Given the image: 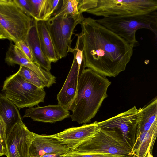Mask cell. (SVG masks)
<instances>
[{"instance_id":"11","label":"cell","mask_w":157,"mask_h":157,"mask_svg":"<svg viewBox=\"0 0 157 157\" xmlns=\"http://www.w3.org/2000/svg\"><path fill=\"white\" fill-rule=\"evenodd\" d=\"M84 59L80 62L74 57L65 82L57 96L58 104L70 110L75 98L79 77L85 68Z\"/></svg>"},{"instance_id":"29","label":"cell","mask_w":157,"mask_h":157,"mask_svg":"<svg viewBox=\"0 0 157 157\" xmlns=\"http://www.w3.org/2000/svg\"><path fill=\"white\" fill-rule=\"evenodd\" d=\"M117 157H132V155H120Z\"/></svg>"},{"instance_id":"12","label":"cell","mask_w":157,"mask_h":157,"mask_svg":"<svg viewBox=\"0 0 157 157\" xmlns=\"http://www.w3.org/2000/svg\"><path fill=\"white\" fill-rule=\"evenodd\" d=\"M100 130L98 122L95 121L79 127H72L51 136L66 144L72 151L79 145L91 139Z\"/></svg>"},{"instance_id":"22","label":"cell","mask_w":157,"mask_h":157,"mask_svg":"<svg viewBox=\"0 0 157 157\" xmlns=\"http://www.w3.org/2000/svg\"><path fill=\"white\" fill-rule=\"evenodd\" d=\"M62 2L60 8L51 18H54L64 15L75 16L80 14L78 9L79 0H63Z\"/></svg>"},{"instance_id":"19","label":"cell","mask_w":157,"mask_h":157,"mask_svg":"<svg viewBox=\"0 0 157 157\" xmlns=\"http://www.w3.org/2000/svg\"><path fill=\"white\" fill-rule=\"evenodd\" d=\"M0 117L6 125L7 131L15 123L22 120L18 108L1 93H0Z\"/></svg>"},{"instance_id":"30","label":"cell","mask_w":157,"mask_h":157,"mask_svg":"<svg viewBox=\"0 0 157 157\" xmlns=\"http://www.w3.org/2000/svg\"><path fill=\"white\" fill-rule=\"evenodd\" d=\"M147 157H153L152 154H151L150 152H148Z\"/></svg>"},{"instance_id":"15","label":"cell","mask_w":157,"mask_h":157,"mask_svg":"<svg viewBox=\"0 0 157 157\" xmlns=\"http://www.w3.org/2000/svg\"><path fill=\"white\" fill-rule=\"evenodd\" d=\"M70 115L68 110L58 104L29 108L25 110L23 118L29 117L34 121L55 123L68 117Z\"/></svg>"},{"instance_id":"17","label":"cell","mask_w":157,"mask_h":157,"mask_svg":"<svg viewBox=\"0 0 157 157\" xmlns=\"http://www.w3.org/2000/svg\"><path fill=\"white\" fill-rule=\"evenodd\" d=\"M37 28L42 51L51 63L59 60L47 25L46 21H37Z\"/></svg>"},{"instance_id":"1","label":"cell","mask_w":157,"mask_h":157,"mask_svg":"<svg viewBox=\"0 0 157 157\" xmlns=\"http://www.w3.org/2000/svg\"><path fill=\"white\" fill-rule=\"evenodd\" d=\"M80 24L82 31L78 35L85 67L109 77L125 70L133 55V46L92 18H84Z\"/></svg>"},{"instance_id":"23","label":"cell","mask_w":157,"mask_h":157,"mask_svg":"<svg viewBox=\"0 0 157 157\" xmlns=\"http://www.w3.org/2000/svg\"><path fill=\"white\" fill-rule=\"evenodd\" d=\"M120 155L109 154L81 153L74 151H70L67 153L61 155V157H117Z\"/></svg>"},{"instance_id":"9","label":"cell","mask_w":157,"mask_h":157,"mask_svg":"<svg viewBox=\"0 0 157 157\" xmlns=\"http://www.w3.org/2000/svg\"><path fill=\"white\" fill-rule=\"evenodd\" d=\"M142 117L141 108L136 106L103 121L98 122L100 129L114 131L120 134L132 148L135 141L137 126Z\"/></svg>"},{"instance_id":"26","label":"cell","mask_w":157,"mask_h":157,"mask_svg":"<svg viewBox=\"0 0 157 157\" xmlns=\"http://www.w3.org/2000/svg\"><path fill=\"white\" fill-rule=\"evenodd\" d=\"M6 132V125L3 119L0 117V141L2 143L4 147Z\"/></svg>"},{"instance_id":"6","label":"cell","mask_w":157,"mask_h":157,"mask_svg":"<svg viewBox=\"0 0 157 157\" xmlns=\"http://www.w3.org/2000/svg\"><path fill=\"white\" fill-rule=\"evenodd\" d=\"M2 91L5 96L19 109L33 107L43 102L46 96L44 88L26 82L17 72L6 78Z\"/></svg>"},{"instance_id":"28","label":"cell","mask_w":157,"mask_h":157,"mask_svg":"<svg viewBox=\"0 0 157 157\" xmlns=\"http://www.w3.org/2000/svg\"><path fill=\"white\" fill-rule=\"evenodd\" d=\"M61 155L57 154H46L40 157H61Z\"/></svg>"},{"instance_id":"5","label":"cell","mask_w":157,"mask_h":157,"mask_svg":"<svg viewBox=\"0 0 157 157\" xmlns=\"http://www.w3.org/2000/svg\"><path fill=\"white\" fill-rule=\"evenodd\" d=\"M33 20L14 0H0V33L6 39L25 40Z\"/></svg>"},{"instance_id":"14","label":"cell","mask_w":157,"mask_h":157,"mask_svg":"<svg viewBox=\"0 0 157 157\" xmlns=\"http://www.w3.org/2000/svg\"><path fill=\"white\" fill-rule=\"evenodd\" d=\"M6 62L10 65L17 64L25 67L37 74L47 84L48 87L55 83L56 78L49 71L41 68L29 59L21 49L11 43L6 53Z\"/></svg>"},{"instance_id":"31","label":"cell","mask_w":157,"mask_h":157,"mask_svg":"<svg viewBox=\"0 0 157 157\" xmlns=\"http://www.w3.org/2000/svg\"><path fill=\"white\" fill-rule=\"evenodd\" d=\"M5 38L4 36L0 33V39H5Z\"/></svg>"},{"instance_id":"2","label":"cell","mask_w":157,"mask_h":157,"mask_svg":"<svg viewBox=\"0 0 157 157\" xmlns=\"http://www.w3.org/2000/svg\"><path fill=\"white\" fill-rule=\"evenodd\" d=\"M111 82L106 77L90 68L84 69L78 79L77 92L70 110V116L78 124L90 122L108 96Z\"/></svg>"},{"instance_id":"27","label":"cell","mask_w":157,"mask_h":157,"mask_svg":"<svg viewBox=\"0 0 157 157\" xmlns=\"http://www.w3.org/2000/svg\"><path fill=\"white\" fill-rule=\"evenodd\" d=\"M5 147L2 144L0 141V156H2L5 154Z\"/></svg>"},{"instance_id":"20","label":"cell","mask_w":157,"mask_h":157,"mask_svg":"<svg viewBox=\"0 0 157 157\" xmlns=\"http://www.w3.org/2000/svg\"><path fill=\"white\" fill-rule=\"evenodd\" d=\"M157 119L151 126L137 150L132 155V157H147L148 152L152 154L153 146L157 137Z\"/></svg>"},{"instance_id":"24","label":"cell","mask_w":157,"mask_h":157,"mask_svg":"<svg viewBox=\"0 0 157 157\" xmlns=\"http://www.w3.org/2000/svg\"><path fill=\"white\" fill-rule=\"evenodd\" d=\"M21 10L32 18L33 7L30 0H14Z\"/></svg>"},{"instance_id":"7","label":"cell","mask_w":157,"mask_h":157,"mask_svg":"<svg viewBox=\"0 0 157 157\" xmlns=\"http://www.w3.org/2000/svg\"><path fill=\"white\" fill-rule=\"evenodd\" d=\"M132 149L119 133L111 130L101 129L94 136L72 151L81 153L132 155Z\"/></svg>"},{"instance_id":"8","label":"cell","mask_w":157,"mask_h":157,"mask_svg":"<svg viewBox=\"0 0 157 157\" xmlns=\"http://www.w3.org/2000/svg\"><path fill=\"white\" fill-rule=\"evenodd\" d=\"M84 17L82 14L75 16L64 15L50 18L46 23L57 57H65L72 48V36L76 26Z\"/></svg>"},{"instance_id":"13","label":"cell","mask_w":157,"mask_h":157,"mask_svg":"<svg viewBox=\"0 0 157 157\" xmlns=\"http://www.w3.org/2000/svg\"><path fill=\"white\" fill-rule=\"evenodd\" d=\"M34 137L29 152V157H40L46 154L63 155L71 151L65 144L51 135L34 133Z\"/></svg>"},{"instance_id":"18","label":"cell","mask_w":157,"mask_h":157,"mask_svg":"<svg viewBox=\"0 0 157 157\" xmlns=\"http://www.w3.org/2000/svg\"><path fill=\"white\" fill-rule=\"evenodd\" d=\"M33 7L32 18L47 21L57 9L59 0H30Z\"/></svg>"},{"instance_id":"4","label":"cell","mask_w":157,"mask_h":157,"mask_svg":"<svg viewBox=\"0 0 157 157\" xmlns=\"http://www.w3.org/2000/svg\"><path fill=\"white\" fill-rule=\"evenodd\" d=\"M99 24L122 38L133 47L139 45L136 33L140 29H148L157 36V12L134 15L112 16L96 20Z\"/></svg>"},{"instance_id":"10","label":"cell","mask_w":157,"mask_h":157,"mask_svg":"<svg viewBox=\"0 0 157 157\" xmlns=\"http://www.w3.org/2000/svg\"><path fill=\"white\" fill-rule=\"evenodd\" d=\"M22 120L15 123L7 131L5 154L7 157H29V152L34 138Z\"/></svg>"},{"instance_id":"21","label":"cell","mask_w":157,"mask_h":157,"mask_svg":"<svg viewBox=\"0 0 157 157\" xmlns=\"http://www.w3.org/2000/svg\"><path fill=\"white\" fill-rule=\"evenodd\" d=\"M17 72L25 81L38 87L48 88L47 83L37 74L25 67L20 66Z\"/></svg>"},{"instance_id":"3","label":"cell","mask_w":157,"mask_h":157,"mask_svg":"<svg viewBox=\"0 0 157 157\" xmlns=\"http://www.w3.org/2000/svg\"><path fill=\"white\" fill-rule=\"evenodd\" d=\"M79 9L105 18L144 14L157 11V0H81Z\"/></svg>"},{"instance_id":"25","label":"cell","mask_w":157,"mask_h":157,"mask_svg":"<svg viewBox=\"0 0 157 157\" xmlns=\"http://www.w3.org/2000/svg\"><path fill=\"white\" fill-rule=\"evenodd\" d=\"M14 43L16 46L21 49L29 59L36 64L35 62L31 50L25 40H21Z\"/></svg>"},{"instance_id":"16","label":"cell","mask_w":157,"mask_h":157,"mask_svg":"<svg viewBox=\"0 0 157 157\" xmlns=\"http://www.w3.org/2000/svg\"><path fill=\"white\" fill-rule=\"evenodd\" d=\"M37 21L33 18L25 41L29 47L36 63L49 71L51 62L44 54L41 48L37 28Z\"/></svg>"}]
</instances>
